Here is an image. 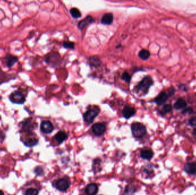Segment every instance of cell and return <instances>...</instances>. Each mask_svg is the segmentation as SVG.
I'll list each match as a JSON object with an SVG mask.
<instances>
[{"instance_id":"32","label":"cell","mask_w":196,"mask_h":195,"mask_svg":"<svg viewBox=\"0 0 196 195\" xmlns=\"http://www.w3.org/2000/svg\"><path fill=\"white\" fill-rule=\"evenodd\" d=\"M35 171H36V173L38 174V175H40V174H42V173H43V169H42L41 168H38L36 169Z\"/></svg>"},{"instance_id":"19","label":"cell","mask_w":196,"mask_h":195,"mask_svg":"<svg viewBox=\"0 0 196 195\" xmlns=\"http://www.w3.org/2000/svg\"><path fill=\"white\" fill-rule=\"evenodd\" d=\"M68 137L67 135L63 131L59 132L54 137V140L56 141L57 144H61L63 143L64 141H65Z\"/></svg>"},{"instance_id":"21","label":"cell","mask_w":196,"mask_h":195,"mask_svg":"<svg viewBox=\"0 0 196 195\" xmlns=\"http://www.w3.org/2000/svg\"><path fill=\"white\" fill-rule=\"evenodd\" d=\"M154 153L151 150H143L141 151V157L145 160H150L153 157Z\"/></svg>"},{"instance_id":"10","label":"cell","mask_w":196,"mask_h":195,"mask_svg":"<svg viewBox=\"0 0 196 195\" xmlns=\"http://www.w3.org/2000/svg\"><path fill=\"white\" fill-rule=\"evenodd\" d=\"M53 125L51 122L49 121H44L41 122V125H40V129L41 131L45 133V134H48L51 133L53 130Z\"/></svg>"},{"instance_id":"6","label":"cell","mask_w":196,"mask_h":195,"mask_svg":"<svg viewBox=\"0 0 196 195\" xmlns=\"http://www.w3.org/2000/svg\"><path fill=\"white\" fill-rule=\"evenodd\" d=\"M18 59L17 56L10 54L6 55L2 60L4 65L9 68H12L15 63L18 62Z\"/></svg>"},{"instance_id":"16","label":"cell","mask_w":196,"mask_h":195,"mask_svg":"<svg viewBox=\"0 0 196 195\" xmlns=\"http://www.w3.org/2000/svg\"><path fill=\"white\" fill-rule=\"evenodd\" d=\"M35 124L32 122L31 119H27L23 121L22 124V129L24 131H30L35 127Z\"/></svg>"},{"instance_id":"34","label":"cell","mask_w":196,"mask_h":195,"mask_svg":"<svg viewBox=\"0 0 196 195\" xmlns=\"http://www.w3.org/2000/svg\"><path fill=\"white\" fill-rule=\"evenodd\" d=\"M193 133H194V135H195L196 136V129H195V130H194Z\"/></svg>"},{"instance_id":"7","label":"cell","mask_w":196,"mask_h":195,"mask_svg":"<svg viewBox=\"0 0 196 195\" xmlns=\"http://www.w3.org/2000/svg\"><path fill=\"white\" fill-rule=\"evenodd\" d=\"M170 98L167 92L162 91L158 95L154 98V102L158 105H162L164 104L167 100Z\"/></svg>"},{"instance_id":"20","label":"cell","mask_w":196,"mask_h":195,"mask_svg":"<svg viewBox=\"0 0 196 195\" xmlns=\"http://www.w3.org/2000/svg\"><path fill=\"white\" fill-rule=\"evenodd\" d=\"M88 64H90L91 67L98 68L101 65V61L97 56H92L89 58Z\"/></svg>"},{"instance_id":"11","label":"cell","mask_w":196,"mask_h":195,"mask_svg":"<svg viewBox=\"0 0 196 195\" xmlns=\"http://www.w3.org/2000/svg\"><path fill=\"white\" fill-rule=\"evenodd\" d=\"M55 186L60 191H66L69 187V183L66 179H61L57 181Z\"/></svg>"},{"instance_id":"31","label":"cell","mask_w":196,"mask_h":195,"mask_svg":"<svg viewBox=\"0 0 196 195\" xmlns=\"http://www.w3.org/2000/svg\"><path fill=\"white\" fill-rule=\"evenodd\" d=\"M179 88L181 89V90H183V91H187L188 90V87L185 85V84H181L180 86H179Z\"/></svg>"},{"instance_id":"4","label":"cell","mask_w":196,"mask_h":195,"mask_svg":"<svg viewBox=\"0 0 196 195\" xmlns=\"http://www.w3.org/2000/svg\"><path fill=\"white\" fill-rule=\"evenodd\" d=\"M131 129L133 135L136 138H141L146 133V128L140 122L133 123Z\"/></svg>"},{"instance_id":"30","label":"cell","mask_w":196,"mask_h":195,"mask_svg":"<svg viewBox=\"0 0 196 195\" xmlns=\"http://www.w3.org/2000/svg\"><path fill=\"white\" fill-rule=\"evenodd\" d=\"M194 111H193V109L192 108H186L184 110H183V111L182 112V113L183 114H186V113H189V114H192V113H193Z\"/></svg>"},{"instance_id":"9","label":"cell","mask_w":196,"mask_h":195,"mask_svg":"<svg viewBox=\"0 0 196 195\" xmlns=\"http://www.w3.org/2000/svg\"><path fill=\"white\" fill-rule=\"evenodd\" d=\"M17 76L14 74H8L4 72L0 68V85L4 83H8L11 80L15 79Z\"/></svg>"},{"instance_id":"26","label":"cell","mask_w":196,"mask_h":195,"mask_svg":"<svg viewBox=\"0 0 196 195\" xmlns=\"http://www.w3.org/2000/svg\"><path fill=\"white\" fill-rule=\"evenodd\" d=\"M63 46L64 48L67 49H74L75 48V44L72 42L70 41H65L63 43Z\"/></svg>"},{"instance_id":"17","label":"cell","mask_w":196,"mask_h":195,"mask_svg":"<svg viewBox=\"0 0 196 195\" xmlns=\"http://www.w3.org/2000/svg\"><path fill=\"white\" fill-rule=\"evenodd\" d=\"M186 106H187V103L186 101L182 98H179L174 103L173 108L175 109L180 110V109H185L186 107Z\"/></svg>"},{"instance_id":"18","label":"cell","mask_w":196,"mask_h":195,"mask_svg":"<svg viewBox=\"0 0 196 195\" xmlns=\"http://www.w3.org/2000/svg\"><path fill=\"white\" fill-rule=\"evenodd\" d=\"M113 15L111 13H106L101 19V23L103 25H111L113 22Z\"/></svg>"},{"instance_id":"25","label":"cell","mask_w":196,"mask_h":195,"mask_svg":"<svg viewBox=\"0 0 196 195\" xmlns=\"http://www.w3.org/2000/svg\"><path fill=\"white\" fill-rule=\"evenodd\" d=\"M38 140L35 138H29L26 140L25 144L28 147H32L38 143Z\"/></svg>"},{"instance_id":"12","label":"cell","mask_w":196,"mask_h":195,"mask_svg":"<svg viewBox=\"0 0 196 195\" xmlns=\"http://www.w3.org/2000/svg\"><path fill=\"white\" fill-rule=\"evenodd\" d=\"M94 22V18L91 15H88L84 20H82L78 23L77 26L79 29L83 30V29L85 28L87 26H88L89 25L92 23Z\"/></svg>"},{"instance_id":"22","label":"cell","mask_w":196,"mask_h":195,"mask_svg":"<svg viewBox=\"0 0 196 195\" xmlns=\"http://www.w3.org/2000/svg\"><path fill=\"white\" fill-rule=\"evenodd\" d=\"M138 56L142 60H146L150 57V53L146 49H142L138 53Z\"/></svg>"},{"instance_id":"28","label":"cell","mask_w":196,"mask_h":195,"mask_svg":"<svg viewBox=\"0 0 196 195\" xmlns=\"http://www.w3.org/2000/svg\"><path fill=\"white\" fill-rule=\"evenodd\" d=\"M38 189L35 188H29L25 192V195H38Z\"/></svg>"},{"instance_id":"14","label":"cell","mask_w":196,"mask_h":195,"mask_svg":"<svg viewBox=\"0 0 196 195\" xmlns=\"http://www.w3.org/2000/svg\"><path fill=\"white\" fill-rule=\"evenodd\" d=\"M98 191V185L94 183L88 184L85 189V193L87 195H95Z\"/></svg>"},{"instance_id":"5","label":"cell","mask_w":196,"mask_h":195,"mask_svg":"<svg viewBox=\"0 0 196 195\" xmlns=\"http://www.w3.org/2000/svg\"><path fill=\"white\" fill-rule=\"evenodd\" d=\"M99 112L100 110L98 108L88 110L83 114V119L84 121L88 124L92 123L99 114Z\"/></svg>"},{"instance_id":"2","label":"cell","mask_w":196,"mask_h":195,"mask_svg":"<svg viewBox=\"0 0 196 195\" xmlns=\"http://www.w3.org/2000/svg\"><path fill=\"white\" fill-rule=\"evenodd\" d=\"M45 62L53 68L58 67L61 64V57L57 52H52L49 53L44 57Z\"/></svg>"},{"instance_id":"33","label":"cell","mask_w":196,"mask_h":195,"mask_svg":"<svg viewBox=\"0 0 196 195\" xmlns=\"http://www.w3.org/2000/svg\"><path fill=\"white\" fill-rule=\"evenodd\" d=\"M0 195H4V192L2 191H1V190H0Z\"/></svg>"},{"instance_id":"15","label":"cell","mask_w":196,"mask_h":195,"mask_svg":"<svg viewBox=\"0 0 196 195\" xmlns=\"http://www.w3.org/2000/svg\"><path fill=\"white\" fill-rule=\"evenodd\" d=\"M184 171L189 174H196V163H187L184 166Z\"/></svg>"},{"instance_id":"27","label":"cell","mask_w":196,"mask_h":195,"mask_svg":"<svg viewBox=\"0 0 196 195\" xmlns=\"http://www.w3.org/2000/svg\"><path fill=\"white\" fill-rule=\"evenodd\" d=\"M121 78H122V80H124L125 81H126V83H128L130 82L131 79V76L130 75L128 74V73H127V72H125L122 74V77H121Z\"/></svg>"},{"instance_id":"8","label":"cell","mask_w":196,"mask_h":195,"mask_svg":"<svg viewBox=\"0 0 196 195\" xmlns=\"http://www.w3.org/2000/svg\"><path fill=\"white\" fill-rule=\"evenodd\" d=\"M92 131L95 135H102L106 131V126L103 123H96L92 127Z\"/></svg>"},{"instance_id":"23","label":"cell","mask_w":196,"mask_h":195,"mask_svg":"<svg viewBox=\"0 0 196 195\" xmlns=\"http://www.w3.org/2000/svg\"><path fill=\"white\" fill-rule=\"evenodd\" d=\"M70 13H71V15H72V17L76 19L80 18L82 16L80 11L77 8H72L70 10Z\"/></svg>"},{"instance_id":"13","label":"cell","mask_w":196,"mask_h":195,"mask_svg":"<svg viewBox=\"0 0 196 195\" xmlns=\"http://www.w3.org/2000/svg\"><path fill=\"white\" fill-rule=\"evenodd\" d=\"M136 113V109L130 106H126L122 111L123 116L126 119H128L134 116Z\"/></svg>"},{"instance_id":"29","label":"cell","mask_w":196,"mask_h":195,"mask_svg":"<svg viewBox=\"0 0 196 195\" xmlns=\"http://www.w3.org/2000/svg\"><path fill=\"white\" fill-rule=\"evenodd\" d=\"M189 123L192 127H196V116L191 117L189 120Z\"/></svg>"},{"instance_id":"3","label":"cell","mask_w":196,"mask_h":195,"mask_svg":"<svg viewBox=\"0 0 196 195\" xmlns=\"http://www.w3.org/2000/svg\"><path fill=\"white\" fill-rule=\"evenodd\" d=\"M9 99L11 103L15 104L23 105L26 101V96L22 92L17 90L9 96Z\"/></svg>"},{"instance_id":"24","label":"cell","mask_w":196,"mask_h":195,"mask_svg":"<svg viewBox=\"0 0 196 195\" xmlns=\"http://www.w3.org/2000/svg\"><path fill=\"white\" fill-rule=\"evenodd\" d=\"M172 110V106L170 104H165L162 106V109L159 112L161 115H165L167 113L170 112Z\"/></svg>"},{"instance_id":"1","label":"cell","mask_w":196,"mask_h":195,"mask_svg":"<svg viewBox=\"0 0 196 195\" xmlns=\"http://www.w3.org/2000/svg\"><path fill=\"white\" fill-rule=\"evenodd\" d=\"M153 85V80L150 76H145L142 81H141L136 86V92L142 93L144 95L148 93L150 87Z\"/></svg>"}]
</instances>
